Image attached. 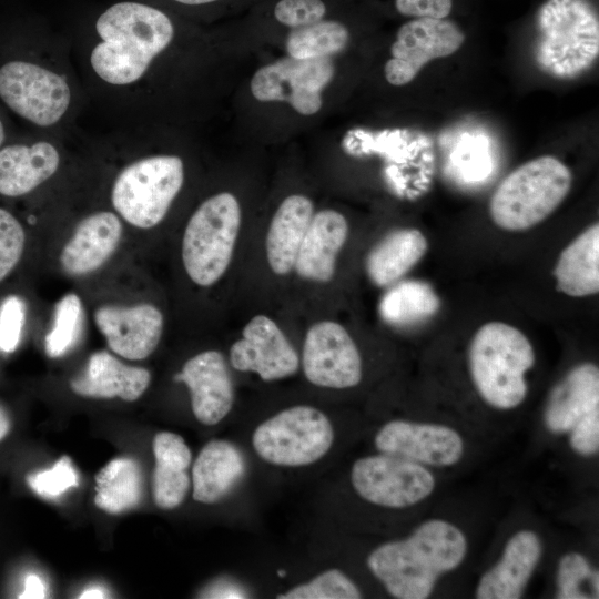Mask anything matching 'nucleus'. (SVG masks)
I'll return each instance as SVG.
<instances>
[{"label":"nucleus","mask_w":599,"mask_h":599,"mask_svg":"<svg viewBox=\"0 0 599 599\" xmlns=\"http://www.w3.org/2000/svg\"><path fill=\"white\" fill-rule=\"evenodd\" d=\"M467 551L465 535L455 525L432 519L408 538L374 549L367 566L386 590L399 599H425L437 579L457 568Z\"/></svg>","instance_id":"1"},{"label":"nucleus","mask_w":599,"mask_h":599,"mask_svg":"<svg viewBox=\"0 0 599 599\" xmlns=\"http://www.w3.org/2000/svg\"><path fill=\"white\" fill-rule=\"evenodd\" d=\"M101 41L92 49L91 67L103 81L125 85L138 81L174 35L170 18L140 2H118L100 14Z\"/></svg>","instance_id":"2"},{"label":"nucleus","mask_w":599,"mask_h":599,"mask_svg":"<svg viewBox=\"0 0 599 599\" xmlns=\"http://www.w3.org/2000/svg\"><path fill=\"white\" fill-rule=\"evenodd\" d=\"M469 370L481 398L498 409L519 406L527 395L525 375L535 364L534 347L517 327L489 322L469 346Z\"/></svg>","instance_id":"3"},{"label":"nucleus","mask_w":599,"mask_h":599,"mask_svg":"<svg viewBox=\"0 0 599 599\" xmlns=\"http://www.w3.org/2000/svg\"><path fill=\"white\" fill-rule=\"evenodd\" d=\"M535 60L546 74L579 77L599 53L598 16L588 0H547L538 10Z\"/></svg>","instance_id":"4"},{"label":"nucleus","mask_w":599,"mask_h":599,"mask_svg":"<svg viewBox=\"0 0 599 599\" xmlns=\"http://www.w3.org/2000/svg\"><path fill=\"white\" fill-rule=\"evenodd\" d=\"M572 175L551 155L530 160L509 173L489 202V214L501 230L521 232L546 220L565 200Z\"/></svg>","instance_id":"5"},{"label":"nucleus","mask_w":599,"mask_h":599,"mask_svg":"<svg viewBox=\"0 0 599 599\" xmlns=\"http://www.w3.org/2000/svg\"><path fill=\"white\" fill-rule=\"evenodd\" d=\"M241 225L237 199L222 192L205 200L190 217L182 240L189 277L200 286L216 283L230 265Z\"/></svg>","instance_id":"6"},{"label":"nucleus","mask_w":599,"mask_h":599,"mask_svg":"<svg viewBox=\"0 0 599 599\" xmlns=\"http://www.w3.org/2000/svg\"><path fill=\"white\" fill-rule=\"evenodd\" d=\"M183 182L184 165L176 155L138 160L116 176L111 192L113 207L135 227H154L166 215Z\"/></svg>","instance_id":"7"},{"label":"nucleus","mask_w":599,"mask_h":599,"mask_svg":"<svg viewBox=\"0 0 599 599\" xmlns=\"http://www.w3.org/2000/svg\"><path fill=\"white\" fill-rule=\"evenodd\" d=\"M334 441V428L318 408L288 407L261 423L252 435L255 453L282 467H303L322 459Z\"/></svg>","instance_id":"8"},{"label":"nucleus","mask_w":599,"mask_h":599,"mask_svg":"<svg viewBox=\"0 0 599 599\" xmlns=\"http://www.w3.org/2000/svg\"><path fill=\"white\" fill-rule=\"evenodd\" d=\"M0 99L20 118L38 126H50L67 112L71 92L60 74L13 59L0 65Z\"/></svg>","instance_id":"9"},{"label":"nucleus","mask_w":599,"mask_h":599,"mask_svg":"<svg viewBox=\"0 0 599 599\" xmlns=\"http://www.w3.org/2000/svg\"><path fill=\"white\" fill-rule=\"evenodd\" d=\"M351 481L364 500L395 509L420 502L435 488L433 474L423 465L385 453L357 459Z\"/></svg>","instance_id":"10"},{"label":"nucleus","mask_w":599,"mask_h":599,"mask_svg":"<svg viewBox=\"0 0 599 599\" xmlns=\"http://www.w3.org/2000/svg\"><path fill=\"white\" fill-rule=\"evenodd\" d=\"M334 74L335 67L329 57H286L260 68L251 80V92L258 101L286 102L297 113L313 115L321 110L322 91Z\"/></svg>","instance_id":"11"},{"label":"nucleus","mask_w":599,"mask_h":599,"mask_svg":"<svg viewBox=\"0 0 599 599\" xmlns=\"http://www.w3.org/2000/svg\"><path fill=\"white\" fill-rule=\"evenodd\" d=\"M464 40V33L450 20L422 17L408 21L398 29L390 47L385 78L392 85H405L429 61L455 53Z\"/></svg>","instance_id":"12"},{"label":"nucleus","mask_w":599,"mask_h":599,"mask_svg":"<svg viewBox=\"0 0 599 599\" xmlns=\"http://www.w3.org/2000/svg\"><path fill=\"white\" fill-rule=\"evenodd\" d=\"M302 366L306 379L325 388H351L363 375L358 348L348 332L338 323L322 321L307 332L303 345Z\"/></svg>","instance_id":"13"},{"label":"nucleus","mask_w":599,"mask_h":599,"mask_svg":"<svg viewBox=\"0 0 599 599\" xmlns=\"http://www.w3.org/2000/svg\"><path fill=\"white\" fill-rule=\"evenodd\" d=\"M374 441L380 453L420 465L451 466L458 463L464 454L460 435L453 428L438 424L392 420L380 427Z\"/></svg>","instance_id":"14"},{"label":"nucleus","mask_w":599,"mask_h":599,"mask_svg":"<svg viewBox=\"0 0 599 599\" xmlns=\"http://www.w3.org/2000/svg\"><path fill=\"white\" fill-rule=\"evenodd\" d=\"M230 363L234 369L255 373L265 382L294 375L300 366L296 351L266 315H256L244 326L242 337L230 348Z\"/></svg>","instance_id":"15"},{"label":"nucleus","mask_w":599,"mask_h":599,"mask_svg":"<svg viewBox=\"0 0 599 599\" xmlns=\"http://www.w3.org/2000/svg\"><path fill=\"white\" fill-rule=\"evenodd\" d=\"M94 322L112 352L123 358L139 361L158 347L164 321L156 306L140 303L101 306L94 312Z\"/></svg>","instance_id":"16"},{"label":"nucleus","mask_w":599,"mask_h":599,"mask_svg":"<svg viewBox=\"0 0 599 599\" xmlns=\"http://www.w3.org/2000/svg\"><path fill=\"white\" fill-rule=\"evenodd\" d=\"M174 380L187 386L192 412L201 424L216 425L231 412L234 388L220 352L205 351L191 357Z\"/></svg>","instance_id":"17"},{"label":"nucleus","mask_w":599,"mask_h":599,"mask_svg":"<svg viewBox=\"0 0 599 599\" xmlns=\"http://www.w3.org/2000/svg\"><path fill=\"white\" fill-rule=\"evenodd\" d=\"M542 552L539 537L520 530L507 542L500 560L485 572L477 586L479 599L520 598Z\"/></svg>","instance_id":"18"},{"label":"nucleus","mask_w":599,"mask_h":599,"mask_svg":"<svg viewBox=\"0 0 599 599\" xmlns=\"http://www.w3.org/2000/svg\"><path fill=\"white\" fill-rule=\"evenodd\" d=\"M122 236V223L112 212L101 211L84 217L63 246L60 263L74 276L97 271L113 254Z\"/></svg>","instance_id":"19"},{"label":"nucleus","mask_w":599,"mask_h":599,"mask_svg":"<svg viewBox=\"0 0 599 599\" xmlns=\"http://www.w3.org/2000/svg\"><path fill=\"white\" fill-rule=\"evenodd\" d=\"M348 235V223L335 210H322L311 220L294 270L302 278L325 283L335 273L336 258Z\"/></svg>","instance_id":"20"},{"label":"nucleus","mask_w":599,"mask_h":599,"mask_svg":"<svg viewBox=\"0 0 599 599\" xmlns=\"http://www.w3.org/2000/svg\"><path fill=\"white\" fill-rule=\"evenodd\" d=\"M596 408H599V369L592 363H582L552 388L545 409V423L552 433H567Z\"/></svg>","instance_id":"21"},{"label":"nucleus","mask_w":599,"mask_h":599,"mask_svg":"<svg viewBox=\"0 0 599 599\" xmlns=\"http://www.w3.org/2000/svg\"><path fill=\"white\" fill-rule=\"evenodd\" d=\"M151 382L150 372L130 366L105 351L92 354L83 374L71 380L72 390L93 398L136 400Z\"/></svg>","instance_id":"22"},{"label":"nucleus","mask_w":599,"mask_h":599,"mask_svg":"<svg viewBox=\"0 0 599 599\" xmlns=\"http://www.w3.org/2000/svg\"><path fill=\"white\" fill-rule=\"evenodd\" d=\"M60 164L55 146L47 141L0 148V195L16 199L29 194L50 179Z\"/></svg>","instance_id":"23"},{"label":"nucleus","mask_w":599,"mask_h":599,"mask_svg":"<svg viewBox=\"0 0 599 599\" xmlns=\"http://www.w3.org/2000/svg\"><path fill=\"white\" fill-rule=\"evenodd\" d=\"M313 215L314 205L304 195H290L280 204L265 241L267 262L275 274L286 275L294 268L301 243Z\"/></svg>","instance_id":"24"},{"label":"nucleus","mask_w":599,"mask_h":599,"mask_svg":"<svg viewBox=\"0 0 599 599\" xmlns=\"http://www.w3.org/2000/svg\"><path fill=\"white\" fill-rule=\"evenodd\" d=\"M245 473L240 449L230 441H209L197 455L192 468L194 500L214 504L237 484Z\"/></svg>","instance_id":"25"},{"label":"nucleus","mask_w":599,"mask_h":599,"mask_svg":"<svg viewBox=\"0 0 599 599\" xmlns=\"http://www.w3.org/2000/svg\"><path fill=\"white\" fill-rule=\"evenodd\" d=\"M557 287L571 297L599 292V224L593 223L560 253L552 272Z\"/></svg>","instance_id":"26"},{"label":"nucleus","mask_w":599,"mask_h":599,"mask_svg":"<svg viewBox=\"0 0 599 599\" xmlns=\"http://www.w3.org/2000/svg\"><path fill=\"white\" fill-rule=\"evenodd\" d=\"M155 468L153 474V498L161 509L179 507L190 488L186 473L192 459L184 439L174 433L161 432L153 439Z\"/></svg>","instance_id":"27"},{"label":"nucleus","mask_w":599,"mask_h":599,"mask_svg":"<svg viewBox=\"0 0 599 599\" xmlns=\"http://www.w3.org/2000/svg\"><path fill=\"white\" fill-rule=\"evenodd\" d=\"M427 247V240L419 230H395L369 251L365 262L366 273L376 286H389L423 258Z\"/></svg>","instance_id":"28"},{"label":"nucleus","mask_w":599,"mask_h":599,"mask_svg":"<svg viewBox=\"0 0 599 599\" xmlns=\"http://www.w3.org/2000/svg\"><path fill=\"white\" fill-rule=\"evenodd\" d=\"M440 301L434 288L424 281L396 282L382 296L378 313L393 326H408L434 316Z\"/></svg>","instance_id":"29"},{"label":"nucleus","mask_w":599,"mask_h":599,"mask_svg":"<svg viewBox=\"0 0 599 599\" xmlns=\"http://www.w3.org/2000/svg\"><path fill=\"white\" fill-rule=\"evenodd\" d=\"M141 494V469L132 458H115L95 476L94 504L109 514L134 508L140 502Z\"/></svg>","instance_id":"30"},{"label":"nucleus","mask_w":599,"mask_h":599,"mask_svg":"<svg viewBox=\"0 0 599 599\" xmlns=\"http://www.w3.org/2000/svg\"><path fill=\"white\" fill-rule=\"evenodd\" d=\"M349 40L347 28L338 21L321 20L293 29L286 39L288 57L296 59L327 58L342 52Z\"/></svg>","instance_id":"31"},{"label":"nucleus","mask_w":599,"mask_h":599,"mask_svg":"<svg viewBox=\"0 0 599 599\" xmlns=\"http://www.w3.org/2000/svg\"><path fill=\"white\" fill-rule=\"evenodd\" d=\"M557 588L560 599L598 598V570H593L581 554H566L558 565Z\"/></svg>","instance_id":"32"},{"label":"nucleus","mask_w":599,"mask_h":599,"mask_svg":"<svg viewBox=\"0 0 599 599\" xmlns=\"http://www.w3.org/2000/svg\"><path fill=\"white\" fill-rule=\"evenodd\" d=\"M82 323V303L74 293L64 295L55 306L53 325L45 336L49 357L64 355L77 342Z\"/></svg>","instance_id":"33"},{"label":"nucleus","mask_w":599,"mask_h":599,"mask_svg":"<svg viewBox=\"0 0 599 599\" xmlns=\"http://www.w3.org/2000/svg\"><path fill=\"white\" fill-rule=\"evenodd\" d=\"M357 586L339 569H328L311 581L276 596L277 599H358Z\"/></svg>","instance_id":"34"},{"label":"nucleus","mask_w":599,"mask_h":599,"mask_svg":"<svg viewBox=\"0 0 599 599\" xmlns=\"http://www.w3.org/2000/svg\"><path fill=\"white\" fill-rule=\"evenodd\" d=\"M26 231L18 217L0 206V283L17 268L24 253Z\"/></svg>","instance_id":"35"},{"label":"nucleus","mask_w":599,"mask_h":599,"mask_svg":"<svg viewBox=\"0 0 599 599\" xmlns=\"http://www.w3.org/2000/svg\"><path fill=\"white\" fill-rule=\"evenodd\" d=\"M30 488L43 498H57L79 485L78 473L68 456H62L50 469L27 477Z\"/></svg>","instance_id":"36"},{"label":"nucleus","mask_w":599,"mask_h":599,"mask_svg":"<svg viewBox=\"0 0 599 599\" xmlns=\"http://www.w3.org/2000/svg\"><path fill=\"white\" fill-rule=\"evenodd\" d=\"M27 318L26 301L9 294L0 302V352L13 353L20 345Z\"/></svg>","instance_id":"37"},{"label":"nucleus","mask_w":599,"mask_h":599,"mask_svg":"<svg viewBox=\"0 0 599 599\" xmlns=\"http://www.w3.org/2000/svg\"><path fill=\"white\" fill-rule=\"evenodd\" d=\"M326 6L322 0H281L274 8L276 20L292 29L323 20Z\"/></svg>","instance_id":"38"},{"label":"nucleus","mask_w":599,"mask_h":599,"mask_svg":"<svg viewBox=\"0 0 599 599\" xmlns=\"http://www.w3.org/2000/svg\"><path fill=\"white\" fill-rule=\"evenodd\" d=\"M572 449L585 456L593 455L599 449V408L583 416L570 430Z\"/></svg>","instance_id":"39"},{"label":"nucleus","mask_w":599,"mask_h":599,"mask_svg":"<svg viewBox=\"0 0 599 599\" xmlns=\"http://www.w3.org/2000/svg\"><path fill=\"white\" fill-rule=\"evenodd\" d=\"M397 11L408 17L445 19L453 6L451 0H396Z\"/></svg>","instance_id":"40"},{"label":"nucleus","mask_w":599,"mask_h":599,"mask_svg":"<svg viewBox=\"0 0 599 599\" xmlns=\"http://www.w3.org/2000/svg\"><path fill=\"white\" fill-rule=\"evenodd\" d=\"M207 598H245L246 591L236 583L219 582L204 592Z\"/></svg>","instance_id":"41"},{"label":"nucleus","mask_w":599,"mask_h":599,"mask_svg":"<svg viewBox=\"0 0 599 599\" xmlns=\"http://www.w3.org/2000/svg\"><path fill=\"white\" fill-rule=\"evenodd\" d=\"M47 588L43 580L37 575H28L24 579V589L20 593L19 598L22 599H37L44 598Z\"/></svg>","instance_id":"42"},{"label":"nucleus","mask_w":599,"mask_h":599,"mask_svg":"<svg viewBox=\"0 0 599 599\" xmlns=\"http://www.w3.org/2000/svg\"><path fill=\"white\" fill-rule=\"evenodd\" d=\"M105 591L101 588H98V587H91L87 590H84L83 592H81V595L79 596V598L81 599H98V598H105Z\"/></svg>","instance_id":"43"},{"label":"nucleus","mask_w":599,"mask_h":599,"mask_svg":"<svg viewBox=\"0 0 599 599\" xmlns=\"http://www.w3.org/2000/svg\"><path fill=\"white\" fill-rule=\"evenodd\" d=\"M10 429V420L7 413L0 406V440L6 437Z\"/></svg>","instance_id":"44"},{"label":"nucleus","mask_w":599,"mask_h":599,"mask_svg":"<svg viewBox=\"0 0 599 599\" xmlns=\"http://www.w3.org/2000/svg\"><path fill=\"white\" fill-rule=\"evenodd\" d=\"M174 1L184 3V4H203V3L214 2L217 0H174Z\"/></svg>","instance_id":"45"},{"label":"nucleus","mask_w":599,"mask_h":599,"mask_svg":"<svg viewBox=\"0 0 599 599\" xmlns=\"http://www.w3.org/2000/svg\"><path fill=\"white\" fill-rule=\"evenodd\" d=\"M4 141H6V126L2 119L0 118V148L3 145Z\"/></svg>","instance_id":"46"},{"label":"nucleus","mask_w":599,"mask_h":599,"mask_svg":"<svg viewBox=\"0 0 599 599\" xmlns=\"http://www.w3.org/2000/svg\"><path fill=\"white\" fill-rule=\"evenodd\" d=\"M277 573H278L281 577H284V576H285V571H281V570H280Z\"/></svg>","instance_id":"47"}]
</instances>
